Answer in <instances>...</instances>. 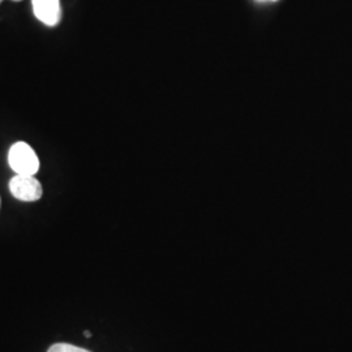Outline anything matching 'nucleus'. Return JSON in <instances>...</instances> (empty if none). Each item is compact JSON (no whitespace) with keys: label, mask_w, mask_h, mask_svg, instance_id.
<instances>
[{"label":"nucleus","mask_w":352,"mask_h":352,"mask_svg":"<svg viewBox=\"0 0 352 352\" xmlns=\"http://www.w3.org/2000/svg\"><path fill=\"white\" fill-rule=\"evenodd\" d=\"M47 352H90L85 349H81V347H77L74 344H69V343H56V344H52L49 351Z\"/></svg>","instance_id":"obj_4"},{"label":"nucleus","mask_w":352,"mask_h":352,"mask_svg":"<svg viewBox=\"0 0 352 352\" xmlns=\"http://www.w3.org/2000/svg\"><path fill=\"white\" fill-rule=\"evenodd\" d=\"M33 12L45 25L56 26L62 21L60 0H32Z\"/></svg>","instance_id":"obj_3"},{"label":"nucleus","mask_w":352,"mask_h":352,"mask_svg":"<svg viewBox=\"0 0 352 352\" xmlns=\"http://www.w3.org/2000/svg\"><path fill=\"white\" fill-rule=\"evenodd\" d=\"M3 1H4V0H0V4H1ZM12 1H23V0H12Z\"/></svg>","instance_id":"obj_6"},{"label":"nucleus","mask_w":352,"mask_h":352,"mask_svg":"<svg viewBox=\"0 0 352 352\" xmlns=\"http://www.w3.org/2000/svg\"><path fill=\"white\" fill-rule=\"evenodd\" d=\"M10 190L13 197L26 202L38 201L43 195L41 183L32 175L13 176L10 182Z\"/></svg>","instance_id":"obj_2"},{"label":"nucleus","mask_w":352,"mask_h":352,"mask_svg":"<svg viewBox=\"0 0 352 352\" xmlns=\"http://www.w3.org/2000/svg\"><path fill=\"white\" fill-rule=\"evenodd\" d=\"M84 336H85L87 338H90V337H91V333H89V330H85V331H84Z\"/></svg>","instance_id":"obj_5"},{"label":"nucleus","mask_w":352,"mask_h":352,"mask_svg":"<svg viewBox=\"0 0 352 352\" xmlns=\"http://www.w3.org/2000/svg\"><path fill=\"white\" fill-rule=\"evenodd\" d=\"M8 162L16 173V175H32L37 174L39 160L36 151L25 142H16L8 154Z\"/></svg>","instance_id":"obj_1"},{"label":"nucleus","mask_w":352,"mask_h":352,"mask_svg":"<svg viewBox=\"0 0 352 352\" xmlns=\"http://www.w3.org/2000/svg\"><path fill=\"white\" fill-rule=\"evenodd\" d=\"M273 1H276V0H273Z\"/></svg>","instance_id":"obj_7"}]
</instances>
